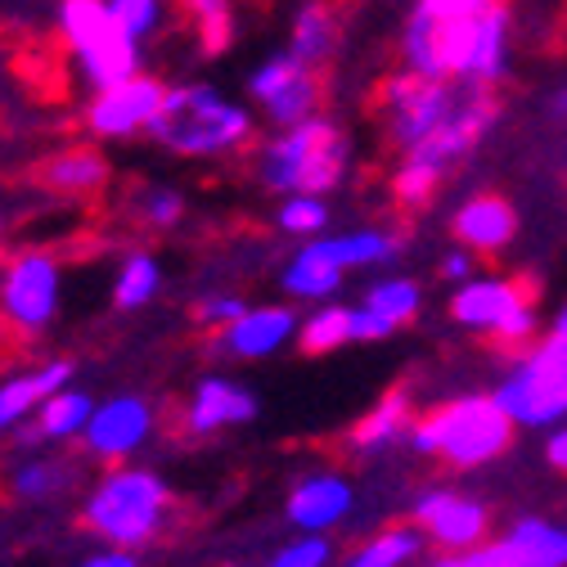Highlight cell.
I'll return each instance as SVG.
<instances>
[{
	"label": "cell",
	"instance_id": "1",
	"mask_svg": "<svg viewBox=\"0 0 567 567\" xmlns=\"http://www.w3.org/2000/svg\"><path fill=\"white\" fill-rule=\"evenodd\" d=\"M252 131L257 122L248 104L226 100L207 82H185V86H167L163 109L145 135L176 158H226L248 145Z\"/></svg>",
	"mask_w": 567,
	"mask_h": 567
},
{
	"label": "cell",
	"instance_id": "2",
	"mask_svg": "<svg viewBox=\"0 0 567 567\" xmlns=\"http://www.w3.org/2000/svg\"><path fill=\"white\" fill-rule=\"evenodd\" d=\"M347 167H351V135L324 113L275 131L257 154V181L279 198L289 194L324 198L347 181Z\"/></svg>",
	"mask_w": 567,
	"mask_h": 567
},
{
	"label": "cell",
	"instance_id": "3",
	"mask_svg": "<svg viewBox=\"0 0 567 567\" xmlns=\"http://www.w3.org/2000/svg\"><path fill=\"white\" fill-rule=\"evenodd\" d=\"M172 514V486L154 468L109 464L82 501V527L113 549H140L163 536Z\"/></svg>",
	"mask_w": 567,
	"mask_h": 567
},
{
	"label": "cell",
	"instance_id": "4",
	"mask_svg": "<svg viewBox=\"0 0 567 567\" xmlns=\"http://www.w3.org/2000/svg\"><path fill=\"white\" fill-rule=\"evenodd\" d=\"M514 433L518 423L501 410V401L486 392H468L419 414L410 429V446L429 460H442L446 468H482L514 446Z\"/></svg>",
	"mask_w": 567,
	"mask_h": 567
},
{
	"label": "cell",
	"instance_id": "5",
	"mask_svg": "<svg viewBox=\"0 0 567 567\" xmlns=\"http://www.w3.org/2000/svg\"><path fill=\"white\" fill-rule=\"evenodd\" d=\"M59 32L82 63V78L104 91L140 73V41L126 37V28L113 19L109 0H63L59 6Z\"/></svg>",
	"mask_w": 567,
	"mask_h": 567
},
{
	"label": "cell",
	"instance_id": "6",
	"mask_svg": "<svg viewBox=\"0 0 567 567\" xmlns=\"http://www.w3.org/2000/svg\"><path fill=\"white\" fill-rule=\"evenodd\" d=\"M455 104L460 95L451 91V82H433V78H419L410 68H401L379 91V122L392 145L410 154L455 117Z\"/></svg>",
	"mask_w": 567,
	"mask_h": 567
},
{
	"label": "cell",
	"instance_id": "7",
	"mask_svg": "<svg viewBox=\"0 0 567 567\" xmlns=\"http://www.w3.org/2000/svg\"><path fill=\"white\" fill-rule=\"evenodd\" d=\"M248 100L261 109V117L275 131L298 126V122L320 113V104H324V73H320V68H311V63H302L298 54L279 50L248 78Z\"/></svg>",
	"mask_w": 567,
	"mask_h": 567
},
{
	"label": "cell",
	"instance_id": "8",
	"mask_svg": "<svg viewBox=\"0 0 567 567\" xmlns=\"http://www.w3.org/2000/svg\"><path fill=\"white\" fill-rule=\"evenodd\" d=\"M59 293H63V266L41 248L19 252L0 270V320L19 333H45L59 316Z\"/></svg>",
	"mask_w": 567,
	"mask_h": 567
},
{
	"label": "cell",
	"instance_id": "9",
	"mask_svg": "<svg viewBox=\"0 0 567 567\" xmlns=\"http://www.w3.org/2000/svg\"><path fill=\"white\" fill-rule=\"evenodd\" d=\"M491 396L501 401V410L518 429H554L567 419V365L540 357V351H527L505 370Z\"/></svg>",
	"mask_w": 567,
	"mask_h": 567
},
{
	"label": "cell",
	"instance_id": "10",
	"mask_svg": "<svg viewBox=\"0 0 567 567\" xmlns=\"http://www.w3.org/2000/svg\"><path fill=\"white\" fill-rule=\"evenodd\" d=\"M414 527L446 554H464L491 540V509L460 486H429L414 501Z\"/></svg>",
	"mask_w": 567,
	"mask_h": 567
},
{
	"label": "cell",
	"instance_id": "11",
	"mask_svg": "<svg viewBox=\"0 0 567 567\" xmlns=\"http://www.w3.org/2000/svg\"><path fill=\"white\" fill-rule=\"evenodd\" d=\"M154 423H158V414H154V401L150 396H135V392L104 396V401H95V414H91L86 433H82V451L91 460L122 464L135 451L150 446Z\"/></svg>",
	"mask_w": 567,
	"mask_h": 567
},
{
	"label": "cell",
	"instance_id": "12",
	"mask_svg": "<svg viewBox=\"0 0 567 567\" xmlns=\"http://www.w3.org/2000/svg\"><path fill=\"white\" fill-rule=\"evenodd\" d=\"M163 95L167 86L150 73H135L117 86H104L95 91V100L86 104L82 122H86V135L95 140H131V135H145L150 122L158 117L163 109Z\"/></svg>",
	"mask_w": 567,
	"mask_h": 567
},
{
	"label": "cell",
	"instance_id": "13",
	"mask_svg": "<svg viewBox=\"0 0 567 567\" xmlns=\"http://www.w3.org/2000/svg\"><path fill=\"white\" fill-rule=\"evenodd\" d=\"M536 302L532 284L527 279H509V275H473L468 284L451 293L446 302V316L460 324V329H473V333H491L501 329L518 307Z\"/></svg>",
	"mask_w": 567,
	"mask_h": 567
},
{
	"label": "cell",
	"instance_id": "14",
	"mask_svg": "<svg viewBox=\"0 0 567 567\" xmlns=\"http://www.w3.org/2000/svg\"><path fill=\"white\" fill-rule=\"evenodd\" d=\"M298 324L302 316L293 307H248L235 324H226L217 338H212V351L217 357H230V361H266L284 342L298 338Z\"/></svg>",
	"mask_w": 567,
	"mask_h": 567
},
{
	"label": "cell",
	"instance_id": "15",
	"mask_svg": "<svg viewBox=\"0 0 567 567\" xmlns=\"http://www.w3.org/2000/svg\"><path fill=\"white\" fill-rule=\"evenodd\" d=\"M261 410L257 392L226 379V374H207L194 383L189 401H185V429L194 437H212V433H226V429H244L252 423Z\"/></svg>",
	"mask_w": 567,
	"mask_h": 567
},
{
	"label": "cell",
	"instance_id": "16",
	"mask_svg": "<svg viewBox=\"0 0 567 567\" xmlns=\"http://www.w3.org/2000/svg\"><path fill=\"white\" fill-rule=\"evenodd\" d=\"M451 235L460 239V248L477 252V257H495L518 239V207L505 194H468L460 203V212L451 217Z\"/></svg>",
	"mask_w": 567,
	"mask_h": 567
},
{
	"label": "cell",
	"instance_id": "17",
	"mask_svg": "<svg viewBox=\"0 0 567 567\" xmlns=\"http://www.w3.org/2000/svg\"><path fill=\"white\" fill-rule=\"evenodd\" d=\"M351 505H357V491H351V482L329 473V468H320V473H307V477L293 482L284 514H289V523L298 532L324 536V532H333L351 514Z\"/></svg>",
	"mask_w": 567,
	"mask_h": 567
},
{
	"label": "cell",
	"instance_id": "18",
	"mask_svg": "<svg viewBox=\"0 0 567 567\" xmlns=\"http://www.w3.org/2000/svg\"><path fill=\"white\" fill-rule=\"evenodd\" d=\"M509 41H514V10L509 0H491V6L473 19V41L464 59V86H491L505 82L509 73Z\"/></svg>",
	"mask_w": 567,
	"mask_h": 567
},
{
	"label": "cell",
	"instance_id": "19",
	"mask_svg": "<svg viewBox=\"0 0 567 567\" xmlns=\"http://www.w3.org/2000/svg\"><path fill=\"white\" fill-rule=\"evenodd\" d=\"M73 383V361H41L32 370H19L10 379H0V437L14 433L19 423H32L45 396Z\"/></svg>",
	"mask_w": 567,
	"mask_h": 567
},
{
	"label": "cell",
	"instance_id": "20",
	"mask_svg": "<svg viewBox=\"0 0 567 567\" xmlns=\"http://www.w3.org/2000/svg\"><path fill=\"white\" fill-rule=\"evenodd\" d=\"M109 176H113V163L95 145L59 150L37 167V185H45L59 198H91L109 185Z\"/></svg>",
	"mask_w": 567,
	"mask_h": 567
},
{
	"label": "cell",
	"instance_id": "21",
	"mask_svg": "<svg viewBox=\"0 0 567 567\" xmlns=\"http://www.w3.org/2000/svg\"><path fill=\"white\" fill-rule=\"evenodd\" d=\"M338 45H342V6L338 0H307L289 23V45L284 50L324 73L338 54Z\"/></svg>",
	"mask_w": 567,
	"mask_h": 567
},
{
	"label": "cell",
	"instance_id": "22",
	"mask_svg": "<svg viewBox=\"0 0 567 567\" xmlns=\"http://www.w3.org/2000/svg\"><path fill=\"white\" fill-rule=\"evenodd\" d=\"M91 414H95V396L68 383V388H59L54 396L41 401V410L32 414L23 442H32V446H41V442H82Z\"/></svg>",
	"mask_w": 567,
	"mask_h": 567
},
{
	"label": "cell",
	"instance_id": "23",
	"mask_svg": "<svg viewBox=\"0 0 567 567\" xmlns=\"http://www.w3.org/2000/svg\"><path fill=\"white\" fill-rule=\"evenodd\" d=\"M342 275L347 270L316 239V244H302L289 257V266L279 270V289H284V298H293V302H329L342 289Z\"/></svg>",
	"mask_w": 567,
	"mask_h": 567
},
{
	"label": "cell",
	"instance_id": "24",
	"mask_svg": "<svg viewBox=\"0 0 567 567\" xmlns=\"http://www.w3.org/2000/svg\"><path fill=\"white\" fill-rule=\"evenodd\" d=\"M414 396L405 388H392L388 396H379L357 423H351V446L361 455H374V451H388L396 437H410L414 429Z\"/></svg>",
	"mask_w": 567,
	"mask_h": 567
},
{
	"label": "cell",
	"instance_id": "25",
	"mask_svg": "<svg viewBox=\"0 0 567 567\" xmlns=\"http://www.w3.org/2000/svg\"><path fill=\"white\" fill-rule=\"evenodd\" d=\"M518 567H567V527L540 514H523L501 536Z\"/></svg>",
	"mask_w": 567,
	"mask_h": 567
},
{
	"label": "cell",
	"instance_id": "26",
	"mask_svg": "<svg viewBox=\"0 0 567 567\" xmlns=\"http://www.w3.org/2000/svg\"><path fill=\"white\" fill-rule=\"evenodd\" d=\"M82 482V468L73 460H50V455H32V460H19L10 468V495L23 505H45L54 495H68Z\"/></svg>",
	"mask_w": 567,
	"mask_h": 567
},
{
	"label": "cell",
	"instance_id": "27",
	"mask_svg": "<svg viewBox=\"0 0 567 567\" xmlns=\"http://www.w3.org/2000/svg\"><path fill=\"white\" fill-rule=\"evenodd\" d=\"M320 248L342 266V270H374L401 257V239L392 230H347V235H320Z\"/></svg>",
	"mask_w": 567,
	"mask_h": 567
},
{
	"label": "cell",
	"instance_id": "28",
	"mask_svg": "<svg viewBox=\"0 0 567 567\" xmlns=\"http://www.w3.org/2000/svg\"><path fill=\"white\" fill-rule=\"evenodd\" d=\"M163 293V266L154 252H126L117 275H113V307L117 311H140Z\"/></svg>",
	"mask_w": 567,
	"mask_h": 567
},
{
	"label": "cell",
	"instance_id": "29",
	"mask_svg": "<svg viewBox=\"0 0 567 567\" xmlns=\"http://www.w3.org/2000/svg\"><path fill=\"white\" fill-rule=\"evenodd\" d=\"M423 545H429V536H423L414 523H401V527L370 536L361 549H351L342 567H410L423 554Z\"/></svg>",
	"mask_w": 567,
	"mask_h": 567
},
{
	"label": "cell",
	"instance_id": "30",
	"mask_svg": "<svg viewBox=\"0 0 567 567\" xmlns=\"http://www.w3.org/2000/svg\"><path fill=\"white\" fill-rule=\"evenodd\" d=\"M298 351L302 357H329V351L351 342V307H316L311 316H302L298 324Z\"/></svg>",
	"mask_w": 567,
	"mask_h": 567
},
{
	"label": "cell",
	"instance_id": "31",
	"mask_svg": "<svg viewBox=\"0 0 567 567\" xmlns=\"http://www.w3.org/2000/svg\"><path fill=\"white\" fill-rule=\"evenodd\" d=\"M131 217L154 235H167L185 217V198L172 185H135L131 189Z\"/></svg>",
	"mask_w": 567,
	"mask_h": 567
},
{
	"label": "cell",
	"instance_id": "32",
	"mask_svg": "<svg viewBox=\"0 0 567 567\" xmlns=\"http://www.w3.org/2000/svg\"><path fill=\"white\" fill-rule=\"evenodd\" d=\"M365 307L370 311H379L388 324H410L414 316H419V307H423V289L414 279H405V275H392V279H379V284H370V293H365Z\"/></svg>",
	"mask_w": 567,
	"mask_h": 567
},
{
	"label": "cell",
	"instance_id": "33",
	"mask_svg": "<svg viewBox=\"0 0 567 567\" xmlns=\"http://www.w3.org/2000/svg\"><path fill=\"white\" fill-rule=\"evenodd\" d=\"M275 226L293 239H320L329 230V203L316 194H289L275 207Z\"/></svg>",
	"mask_w": 567,
	"mask_h": 567
},
{
	"label": "cell",
	"instance_id": "34",
	"mask_svg": "<svg viewBox=\"0 0 567 567\" xmlns=\"http://www.w3.org/2000/svg\"><path fill=\"white\" fill-rule=\"evenodd\" d=\"M176 6L189 19V28L198 32L207 54H217V50L230 45V32H235L230 28V0H176Z\"/></svg>",
	"mask_w": 567,
	"mask_h": 567
},
{
	"label": "cell",
	"instance_id": "35",
	"mask_svg": "<svg viewBox=\"0 0 567 567\" xmlns=\"http://www.w3.org/2000/svg\"><path fill=\"white\" fill-rule=\"evenodd\" d=\"M109 10L126 28V37L140 41V45H145L150 37H158L163 23H167V0H109Z\"/></svg>",
	"mask_w": 567,
	"mask_h": 567
},
{
	"label": "cell",
	"instance_id": "36",
	"mask_svg": "<svg viewBox=\"0 0 567 567\" xmlns=\"http://www.w3.org/2000/svg\"><path fill=\"white\" fill-rule=\"evenodd\" d=\"M442 172H433V167H423V163H414V158H401V167H396V176H392V198L401 203V207H429L433 203V194L442 189Z\"/></svg>",
	"mask_w": 567,
	"mask_h": 567
},
{
	"label": "cell",
	"instance_id": "37",
	"mask_svg": "<svg viewBox=\"0 0 567 567\" xmlns=\"http://www.w3.org/2000/svg\"><path fill=\"white\" fill-rule=\"evenodd\" d=\"M329 558H333L329 536L302 532L298 540H289V545H279V549H275L270 567H329Z\"/></svg>",
	"mask_w": 567,
	"mask_h": 567
},
{
	"label": "cell",
	"instance_id": "38",
	"mask_svg": "<svg viewBox=\"0 0 567 567\" xmlns=\"http://www.w3.org/2000/svg\"><path fill=\"white\" fill-rule=\"evenodd\" d=\"M423 567H518L514 554L505 549V540H486L477 549H464V554H446V558H433Z\"/></svg>",
	"mask_w": 567,
	"mask_h": 567
},
{
	"label": "cell",
	"instance_id": "39",
	"mask_svg": "<svg viewBox=\"0 0 567 567\" xmlns=\"http://www.w3.org/2000/svg\"><path fill=\"white\" fill-rule=\"evenodd\" d=\"M244 311H248V302L235 298V293H212V298H198V302H194V320H198V324H212V329L235 324Z\"/></svg>",
	"mask_w": 567,
	"mask_h": 567
},
{
	"label": "cell",
	"instance_id": "40",
	"mask_svg": "<svg viewBox=\"0 0 567 567\" xmlns=\"http://www.w3.org/2000/svg\"><path fill=\"white\" fill-rule=\"evenodd\" d=\"M396 333V324H388L379 311H370L365 302L361 307H351V342H383V338H392Z\"/></svg>",
	"mask_w": 567,
	"mask_h": 567
},
{
	"label": "cell",
	"instance_id": "41",
	"mask_svg": "<svg viewBox=\"0 0 567 567\" xmlns=\"http://www.w3.org/2000/svg\"><path fill=\"white\" fill-rule=\"evenodd\" d=\"M437 275H442V279H451V284H468V279L477 275V252H468V248H460V244H455V248L442 257Z\"/></svg>",
	"mask_w": 567,
	"mask_h": 567
},
{
	"label": "cell",
	"instance_id": "42",
	"mask_svg": "<svg viewBox=\"0 0 567 567\" xmlns=\"http://www.w3.org/2000/svg\"><path fill=\"white\" fill-rule=\"evenodd\" d=\"M540 357H549V361H558V365H567V302H563V311L554 316V324H549V333L540 338Z\"/></svg>",
	"mask_w": 567,
	"mask_h": 567
},
{
	"label": "cell",
	"instance_id": "43",
	"mask_svg": "<svg viewBox=\"0 0 567 567\" xmlns=\"http://www.w3.org/2000/svg\"><path fill=\"white\" fill-rule=\"evenodd\" d=\"M73 567H140V558H135V549H113V545H104V549L86 554V558L73 563Z\"/></svg>",
	"mask_w": 567,
	"mask_h": 567
},
{
	"label": "cell",
	"instance_id": "44",
	"mask_svg": "<svg viewBox=\"0 0 567 567\" xmlns=\"http://www.w3.org/2000/svg\"><path fill=\"white\" fill-rule=\"evenodd\" d=\"M545 460H549L554 473L567 477V423H558V429L545 437Z\"/></svg>",
	"mask_w": 567,
	"mask_h": 567
},
{
	"label": "cell",
	"instance_id": "45",
	"mask_svg": "<svg viewBox=\"0 0 567 567\" xmlns=\"http://www.w3.org/2000/svg\"><path fill=\"white\" fill-rule=\"evenodd\" d=\"M545 113H549V117H554L558 126H567V86L549 95V104H545Z\"/></svg>",
	"mask_w": 567,
	"mask_h": 567
},
{
	"label": "cell",
	"instance_id": "46",
	"mask_svg": "<svg viewBox=\"0 0 567 567\" xmlns=\"http://www.w3.org/2000/svg\"><path fill=\"white\" fill-rule=\"evenodd\" d=\"M0 235H6V212H0Z\"/></svg>",
	"mask_w": 567,
	"mask_h": 567
}]
</instances>
